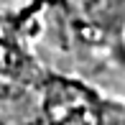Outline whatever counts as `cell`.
Instances as JSON below:
<instances>
[{
  "instance_id": "1",
  "label": "cell",
  "mask_w": 125,
  "mask_h": 125,
  "mask_svg": "<svg viewBox=\"0 0 125 125\" xmlns=\"http://www.w3.org/2000/svg\"><path fill=\"white\" fill-rule=\"evenodd\" d=\"M41 13V0L0 13V125H41L38 84L46 66L31 49L28 31Z\"/></svg>"
},
{
  "instance_id": "3",
  "label": "cell",
  "mask_w": 125,
  "mask_h": 125,
  "mask_svg": "<svg viewBox=\"0 0 125 125\" xmlns=\"http://www.w3.org/2000/svg\"><path fill=\"white\" fill-rule=\"evenodd\" d=\"M41 125H125V102L72 74L46 69L38 84Z\"/></svg>"
},
{
  "instance_id": "2",
  "label": "cell",
  "mask_w": 125,
  "mask_h": 125,
  "mask_svg": "<svg viewBox=\"0 0 125 125\" xmlns=\"http://www.w3.org/2000/svg\"><path fill=\"white\" fill-rule=\"evenodd\" d=\"M64 49L125 72V0H43Z\"/></svg>"
}]
</instances>
